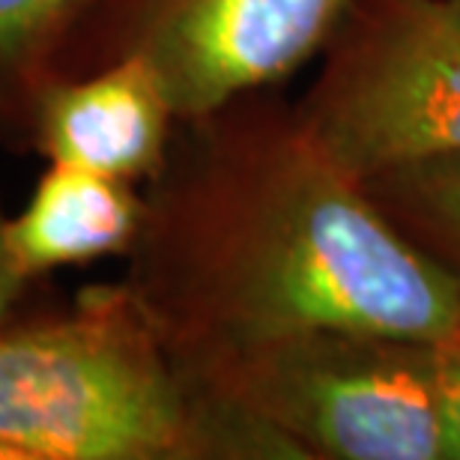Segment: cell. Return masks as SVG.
Listing matches in <instances>:
<instances>
[{
  "mask_svg": "<svg viewBox=\"0 0 460 460\" xmlns=\"http://www.w3.org/2000/svg\"><path fill=\"white\" fill-rule=\"evenodd\" d=\"M446 460H460V323L430 341Z\"/></svg>",
  "mask_w": 460,
  "mask_h": 460,
  "instance_id": "obj_10",
  "label": "cell"
},
{
  "mask_svg": "<svg viewBox=\"0 0 460 460\" xmlns=\"http://www.w3.org/2000/svg\"><path fill=\"white\" fill-rule=\"evenodd\" d=\"M349 0H81L54 78L141 60L180 119L281 87L320 58Z\"/></svg>",
  "mask_w": 460,
  "mask_h": 460,
  "instance_id": "obj_5",
  "label": "cell"
},
{
  "mask_svg": "<svg viewBox=\"0 0 460 460\" xmlns=\"http://www.w3.org/2000/svg\"><path fill=\"white\" fill-rule=\"evenodd\" d=\"M182 374L207 398L284 437L299 460H446L425 338L308 326Z\"/></svg>",
  "mask_w": 460,
  "mask_h": 460,
  "instance_id": "obj_3",
  "label": "cell"
},
{
  "mask_svg": "<svg viewBox=\"0 0 460 460\" xmlns=\"http://www.w3.org/2000/svg\"><path fill=\"white\" fill-rule=\"evenodd\" d=\"M177 123L162 78L141 60H119L51 78L36 96L27 153L146 186L168 159Z\"/></svg>",
  "mask_w": 460,
  "mask_h": 460,
  "instance_id": "obj_6",
  "label": "cell"
},
{
  "mask_svg": "<svg viewBox=\"0 0 460 460\" xmlns=\"http://www.w3.org/2000/svg\"><path fill=\"white\" fill-rule=\"evenodd\" d=\"M81 0H0V146L27 153L40 90Z\"/></svg>",
  "mask_w": 460,
  "mask_h": 460,
  "instance_id": "obj_8",
  "label": "cell"
},
{
  "mask_svg": "<svg viewBox=\"0 0 460 460\" xmlns=\"http://www.w3.org/2000/svg\"><path fill=\"white\" fill-rule=\"evenodd\" d=\"M6 209H4V200H0V329H4L9 320H13L18 311L27 305V299L33 296L36 290L45 288V284H33L27 281L18 266L13 263L9 257V248H6Z\"/></svg>",
  "mask_w": 460,
  "mask_h": 460,
  "instance_id": "obj_11",
  "label": "cell"
},
{
  "mask_svg": "<svg viewBox=\"0 0 460 460\" xmlns=\"http://www.w3.org/2000/svg\"><path fill=\"white\" fill-rule=\"evenodd\" d=\"M144 186L45 162L18 213L6 216V248L27 281L135 252L144 227Z\"/></svg>",
  "mask_w": 460,
  "mask_h": 460,
  "instance_id": "obj_7",
  "label": "cell"
},
{
  "mask_svg": "<svg viewBox=\"0 0 460 460\" xmlns=\"http://www.w3.org/2000/svg\"><path fill=\"white\" fill-rule=\"evenodd\" d=\"M40 293L0 329V460H299L182 374L123 279Z\"/></svg>",
  "mask_w": 460,
  "mask_h": 460,
  "instance_id": "obj_2",
  "label": "cell"
},
{
  "mask_svg": "<svg viewBox=\"0 0 460 460\" xmlns=\"http://www.w3.org/2000/svg\"><path fill=\"white\" fill-rule=\"evenodd\" d=\"M376 207L460 290V155L428 159L367 180Z\"/></svg>",
  "mask_w": 460,
  "mask_h": 460,
  "instance_id": "obj_9",
  "label": "cell"
},
{
  "mask_svg": "<svg viewBox=\"0 0 460 460\" xmlns=\"http://www.w3.org/2000/svg\"><path fill=\"white\" fill-rule=\"evenodd\" d=\"M123 281L180 367L308 326L434 341L460 290L279 87L180 119Z\"/></svg>",
  "mask_w": 460,
  "mask_h": 460,
  "instance_id": "obj_1",
  "label": "cell"
},
{
  "mask_svg": "<svg viewBox=\"0 0 460 460\" xmlns=\"http://www.w3.org/2000/svg\"><path fill=\"white\" fill-rule=\"evenodd\" d=\"M296 108L362 182L460 155V0H349Z\"/></svg>",
  "mask_w": 460,
  "mask_h": 460,
  "instance_id": "obj_4",
  "label": "cell"
}]
</instances>
